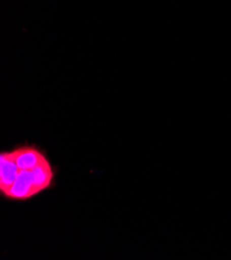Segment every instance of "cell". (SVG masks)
<instances>
[{
    "mask_svg": "<svg viewBox=\"0 0 231 260\" xmlns=\"http://www.w3.org/2000/svg\"><path fill=\"white\" fill-rule=\"evenodd\" d=\"M57 167L46 149L18 144L0 153V195L8 201H28L56 186Z\"/></svg>",
    "mask_w": 231,
    "mask_h": 260,
    "instance_id": "6da1fadb",
    "label": "cell"
}]
</instances>
